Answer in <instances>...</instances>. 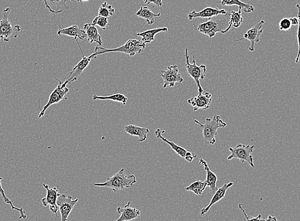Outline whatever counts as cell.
<instances>
[{
  "instance_id": "obj_35",
  "label": "cell",
  "mask_w": 300,
  "mask_h": 221,
  "mask_svg": "<svg viewBox=\"0 0 300 221\" xmlns=\"http://www.w3.org/2000/svg\"><path fill=\"white\" fill-rule=\"evenodd\" d=\"M238 208L241 210V212H243L244 216H245L246 220H247V221H263L262 216H261V214L256 217V218H252V217L248 216L247 213H246L245 209H244L243 208L242 204H239Z\"/></svg>"
},
{
  "instance_id": "obj_25",
  "label": "cell",
  "mask_w": 300,
  "mask_h": 221,
  "mask_svg": "<svg viewBox=\"0 0 300 221\" xmlns=\"http://www.w3.org/2000/svg\"><path fill=\"white\" fill-rule=\"evenodd\" d=\"M135 15L136 16L145 19L148 25H150L155 23L156 17L161 16V12H159L157 14H155L146 6H141Z\"/></svg>"
},
{
  "instance_id": "obj_32",
  "label": "cell",
  "mask_w": 300,
  "mask_h": 221,
  "mask_svg": "<svg viewBox=\"0 0 300 221\" xmlns=\"http://www.w3.org/2000/svg\"><path fill=\"white\" fill-rule=\"evenodd\" d=\"M92 25L94 26H98V27L102 28V30L106 29L107 25H109L108 22V18H105L102 16H97L93 21Z\"/></svg>"
},
{
  "instance_id": "obj_15",
  "label": "cell",
  "mask_w": 300,
  "mask_h": 221,
  "mask_svg": "<svg viewBox=\"0 0 300 221\" xmlns=\"http://www.w3.org/2000/svg\"><path fill=\"white\" fill-rule=\"evenodd\" d=\"M219 15H230L224 9H219L217 8L206 7L200 12L193 11L188 15L189 20H193L195 18H207L211 19V17L219 16Z\"/></svg>"
},
{
  "instance_id": "obj_27",
  "label": "cell",
  "mask_w": 300,
  "mask_h": 221,
  "mask_svg": "<svg viewBox=\"0 0 300 221\" xmlns=\"http://www.w3.org/2000/svg\"><path fill=\"white\" fill-rule=\"evenodd\" d=\"M241 12L242 11L239 10L238 12L232 11L230 13V21L228 23V27L222 32V34H226L227 32L230 31L232 27L236 28L240 27L243 21Z\"/></svg>"
},
{
  "instance_id": "obj_30",
  "label": "cell",
  "mask_w": 300,
  "mask_h": 221,
  "mask_svg": "<svg viewBox=\"0 0 300 221\" xmlns=\"http://www.w3.org/2000/svg\"><path fill=\"white\" fill-rule=\"evenodd\" d=\"M206 181H197L185 187L187 191H191L196 195H201L207 187Z\"/></svg>"
},
{
  "instance_id": "obj_13",
  "label": "cell",
  "mask_w": 300,
  "mask_h": 221,
  "mask_svg": "<svg viewBox=\"0 0 300 221\" xmlns=\"http://www.w3.org/2000/svg\"><path fill=\"white\" fill-rule=\"evenodd\" d=\"M194 28L210 38L214 37L217 33L222 34L223 32V30L220 28L219 22L217 21L209 20L205 23L194 24Z\"/></svg>"
},
{
  "instance_id": "obj_7",
  "label": "cell",
  "mask_w": 300,
  "mask_h": 221,
  "mask_svg": "<svg viewBox=\"0 0 300 221\" xmlns=\"http://www.w3.org/2000/svg\"><path fill=\"white\" fill-rule=\"evenodd\" d=\"M55 79L59 82V84L55 89V90L51 93L50 96H49L48 102H47L46 105L44 106V107L43 108L39 114H38V118H42V117L44 116L45 111L51 106L55 105V104H57L62 101L64 97L66 96V95L69 92V89L67 87V84L64 83V82H62V80L57 79V78H55Z\"/></svg>"
},
{
  "instance_id": "obj_21",
  "label": "cell",
  "mask_w": 300,
  "mask_h": 221,
  "mask_svg": "<svg viewBox=\"0 0 300 221\" xmlns=\"http://www.w3.org/2000/svg\"><path fill=\"white\" fill-rule=\"evenodd\" d=\"M200 164L204 166V170L206 171V182L207 185L210 188L211 193L215 194V192L217 191L218 189L217 187V183L218 181L217 175L213 172H211L210 168H209L208 163H207L206 161H205L203 159H202V158L200 160Z\"/></svg>"
},
{
  "instance_id": "obj_34",
  "label": "cell",
  "mask_w": 300,
  "mask_h": 221,
  "mask_svg": "<svg viewBox=\"0 0 300 221\" xmlns=\"http://www.w3.org/2000/svg\"><path fill=\"white\" fill-rule=\"evenodd\" d=\"M292 27L290 18H283L279 23V30L280 31H288Z\"/></svg>"
},
{
  "instance_id": "obj_31",
  "label": "cell",
  "mask_w": 300,
  "mask_h": 221,
  "mask_svg": "<svg viewBox=\"0 0 300 221\" xmlns=\"http://www.w3.org/2000/svg\"><path fill=\"white\" fill-rule=\"evenodd\" d=\"M115 10L111 5H109L106 1L103 2L99 10V16L109 18L110 16H113Z\"/></svg>"
},
{
  "instance_id": "obj_18",
  "label": "cell",
  "mask_w": 300,
  "mask_h": 221,
  "mask_svg": "<svg viewBox=\"0 0 300 221\" xmlns=\"http://www.w3.org/2000/svg\"><path fill=\"white\" fill-rule=\"evenodd\" d=\"M57 35L59 36H62L64 35V36L71 37L74 38L75 40H77V38H79L82 40L87 37L85 30L81 29L77 25L70 26V27L66 28L60 27L59 30H58Z\"/></svg>"
},
{
  "instance_id": "obj_40",
  "label": "cell",
  "mask_w": 300,
  "mask_h": 221,
  "mask_svg": "<svg viewBox=\"0 0 300 221\" xmlns=\"http://www.w3.org/2000/svg\"><path fill=\"white\" fill-rule=\"evenodd\" d=\"M89 1V0H77V1H78L79 3H84V2H87Z\"/></svg>"
},
{
  "instance_id": "obj_2",
  "label": "cell",
  "mask_w": 300,
  "mask_h": 221,
  "mask_svg": "<svg viewBox=\"0 0 300 221\" xmlns=\"http://www.w3.org/2000/svg\"><path fill=\"white\" fill-rule=\"evenodd\" d=\"M194 122L202 129V134L204 142L207 144L213 145L216 143V136L217 135V130L219 128H224L227 126V123L222 120L221 116L215 114L213 118H206L204 124L194 120Z\"/></svg>"
},
{
  "instance_id": "obj_11",
  "label": "cell",
  "mask_w": 300,
  "mask_h": 221,
  "mask_svg": "<svg viewBox=\"0 0 300 221\" xmlns=\"http://www.w3.org/2000/svg\"><path fill=\"white\" fill-rule=\"evenodd\" d=\"M76 41L77 44L79 45V49H81L82 59L81 61L73 68L72 71H71L70 73L68 74L67 76L66 77V79L64 81V83H66L67 84H70L72 83V82L76 81L77 78L79 77V75L83 73L86 67L90 64L91 60H92L93 58H94L92 55L88 56V57H86V56L84 55L83 52L82 51L81 46H80L78 40H76Z\"/></svg>"
},
{
  "instance_id": "obj_1",
  "label": "cell",
  "mask_w": 300,
  "mask_h": 221,
  "mask_svg": "<svg viewBox=\"0 0 300 221\" xmlns=\"http://www.w3.org/2000/svg\"><path fill=\"white\" fill-rule=\"evenodd\" d=\"M135 183V175H127L125 172L124 168H122L113 177L107 179L105 183L94 184V185L99 187L110 188L114 192H116L124 188H130Z\"/></svg>"
},
{
  "instance_id": "obj_22",
  "label": "cell",
  "mask_w": 300,
  "mask_h": 221,
  "mask_svg": "<svg viewBox=\"0 0 300 221\" xmlns=\"http://www.w3.org/2000/svg\"><path fill=\"white\" fill-rule=\"evenodd\" d=\"M84 30L87 36L88 41L90 44L96 42L99 46L102 44V38L96 26L92 25V23H86L84 25Z\"/></svg>"
},
{
  "instance_id": "obj_24",
  "label": "cell",
  "mask_w": 300,
  "mask_h": 221,
  "mask_svg": "<svg viewBox=\"0 0 300 221\" xmlns=\"http://www.w3.org/2000/svg\"><path fill=\"white\" fill-rule=\"evenodd\" d=\"M166 132L165 130H161V129H157L156 131H155V136L156 137L159 139H161V140H163L164 142L166 143L169 145L170 148H171L179 156H180L181 157L184 158L185 154L187 152V150L185 148H183V147L179 146V145L174 144V142H170V141L167 140V139L163 137V134L165 133Z\"/></svg>"
},
{
  "instance_id": "obj_9",
  "label": "cell",
  "mask_w": 300,
  "mask_h": 221,
  "mask_svg": "<svg viewBox=\"0 0 300 221\" xmlns=\"http://www.w3.org/2000/svg\"><path fill=\"white\" fill-rule=\"evenodd\" d=\"M161 74L164 81V88H167L168 86L173 87L176 83H182L183 81V77L179 73L176 65H171L166 70H161Z\"/></svg>"
},
{
  "instance_id": "obj_19",
  "label": "cell",
  "mask_w": 300,
  "mask_h": 221,
  "mask_svg": "<svg viewBox=\"0 0 300 221\" xmlns=\"http://www.w3.org/2000/svg\"><path fill=\"white\" fill-rule=\"evenodd\" d=\"M42 1L44 2L45 7L51 14H60L68 10L69 8L67 4V0H42Z\"/></svg>"
},
{
  "instance_id": "obj_5",
  "label": "cell",
  "mask_w": 300,
  "mask_h": 221,
  "mask_svg": "<svg viewBox=\"0 0 300 221\" xmlns=\"http://www.w3.org/2000/svg\"><path fill=\"white\" fill-rule=\"evenodd\" d=\"M185 59H186L185 67L187 68L188 74L193 77L195 81L198 88V95L202 94L203 88L200 85V81L203 80L206 76V67L204 65H200L198 66L196 63L195 56H193V63L190 62V56L189 52H188V48L185 49Z\"/></svg>"
},
{
  "instance_id": "obj_36",
  "label": "cell",
  "mask_w": 300,
  "mask_h": 221,
  "mask_svg": "<svg viewBox=\"0 0 300 221\" xmlns=\"http://www.w3.org/2000/svg\"><path fill=\"white\" fill-rule=\"evenodd\" d=\"M143 1L146 4H154L158 7L163 5V0H143Z\"/></svg>"
},
{
  "instance_id": "obj_10",
  "label": "cell",
  "mask_w": 300,
  "mask_h": 221,
  "mask_svg": "<svg viewBox=\"0 0 300 221\" xmlns=\"http://www.w3.org/2000/svg\"><path fill=\"white\" fill-rule=\"evenodd\" d=\"M79 199H73L70 195L67 196L66 194H61L58 197L57 205L59 207L60 214H61V221H67L68 216H70L71 212L75 205L78 202Z\"/></svg>"
},
{
  "instance_id": "obj_38",
  "label": "cell",
  "mask_w": 300,
  "mask_h": 221,
  "mask_svg": "<svg viewBox=\"0 0 300 221\" xmlns=\"http://www.w3.org/2000/svg\"><path fill=\"white\" fill-rule=\"evenodd\" d=\"M291 24L292 26H299V17H291L290 18Z\"/></svg>"
},
{
  "instance_id": "obj_37",
  "label": "cell",
  "mask_w": 300,
  "mask_h": 221,
  "mask_svg": "<svg viewBox=\"0 0 300 221\" xmlns=\"http://www.w3.org/2000/svg\"><path fill=\"white\" fill-rule=\"evenodd\" d=\"M196 157V155H193V153L187 151L186 154H185L184 159L186 160L187 162H191L193 161L194 158Z\"/></svg>"
},
{
  "instance_id": "obj_4",
  "label": "cell",
  "mask_w": 300,
  "mask_h": 221,
  "mask_svg": "<svg viewBox=\"0 0 300 221\" xmlns=\"http://www.w3.org/2000/svg\"><path fill=\"white\" fill-rule=\"evenodd\" d=\"M10 11L11 10L9 7L6 8L3 10V16L0 19V41L9 42L12 38H16L17 35L21 30L20 26H13L10 22L8 17Z\"/></svg>"
},
{
  "instance_id": "obj_3",
  "label": "cell",
  "mask_w": 300,
  "mask_h": 221,
  "mask_svg": "<svg viewBox=\"0 0 300 221\" xmlns=\"http://www.w3.org/2000/svg\"><path fill=\"white\" fill-rule=\"evenodd\" d=\"M146 47V44H144L142 41L135 40V39H129L125 44L115 49H106L104 47L97 45L94 53L92 54L94 58L97 56L102 55L103 53H110V52H119L127 54L131 56H133L137 54L141 53L142 50Z\"/></svg>"
},
{
  "instance_id": "obj_17",
  "label": "cell",
  "mask_w": 300,
  "mask_h": 221,
  "mask_svg": "<svg viewBox=\"0 0 300 221\" xmlns=\"http://www.w3.org/2000/svg\"><path fill=\"white\" fill-rule=\"evenodd\" d=\"M234 185L233 183H229L225 184L222 185L221 187L218 188L215 194H213L212 198H211L210 203L206 207L203 208L200 210V216H204L205 214L208 213V212L211 209V207L215 203L219 202L221 199H223L226 196L227 190L229 189L232 186Z\"/></svg>"
},
{
  "instance_id": "obj_29",
  "label": "cell",
  "mask_w": 300,
  "mask_h": 221,
  "mask_svg": "<svg viewBox=\"0 0 300 221\" xmlns=\"http://www.w3.org/2000/svg\"><path fill=\"white\" fill-rule=\"evenodd\" d=\"M2 180H3V179H2V177H0V194H1L3 201H5L6 204L9 205L12 210H17V211L19 212V214H20L19 218L24 219V220H25V219H27V216L26 215L25 210H24L23 208H17L15 207L14 204H13L12 201L6 196L5 190H3V187H2Z\"/></svg>"
},
{
  "instance_id": "obj_23",
  "label": "cell",
  "mask_w": 300,
  "mask_h": 221,
  "mask_svg": "<svg viewBox=\"0 0 300 221\" xmlns=\"http://www.w3.org/2000/svg\"><path fill=\"white\" fill-rule=\"evenodd\" d=\"M168 28L167 27L157 28L155 29H151L146 30L145 32H141V33H137L133 34V36L141 37L142 42L144 44H148V43L152 42L155 40V37L157 34L161 33V32H167Z\"/></svg>"
},
{
  "instance_id": "obj_20",
  "label": "cell",
  "mask_w": 300,
  "mask_h": 221,
  "mask_svg": "<svg viewBox=\"0 0 300 221\" xmlns=\"http://www.w3.org/2000/svg\"><path fill=\"white\" fill-rule=\"evenodd\" d=\"M125 133L132 136H137L140 142H145L147 140V134L150 133L148 128L141 127L135 125H129L124 128Z\"/></svg>"
},
{
  "instance_id": "obj_6",
  "label": "cell",
  "mask_w": 300,
  "mask_h": 221,
  "mask_svg": "<svg viewBox=\"0 0 300 221\" xmlns=\"http://www.w3.org/2000/svg\"><path fill=\"white\" fill-rule=\"evenodd\" d=\"M254 146L239 144L232 148L230 147L229 149L231 151V155L228 157V160L236 159L240 160L241 162H247L252 168H254V158L252 152L254 150Z\"/></svg>"
},
{
  "instance_id": "obj_14",
  "label": "cell",
  "mask_w": 300,
  "mask_h": 221,
  "mask_svg": "<svg viewBox=\"0 0 300 221\" xmlns=\"http://www.w3.org/2000/svg\"><path fill=\"white\" fill-rule=\"evenodd\" d=\"M187 102L190 105L193 106L194 111L200 109H208L212 102V95L206 92L204 94L198 95L194 98L188 99Z\"/></svg>"
},
{
  "instance_id": "obj_28",
  "label": "cell",
  "mask_w": 300,
  "mask_h": 221,
  "mask_svg": "<svg viewBox=\"0 0 300 221\" xmlns=\"http://www.w3.org/2000/svg\"><path fill=\"white\" fill-rule=\"evenodd\" d=\"M93 99L94 101H113L114 102H118V103H122L123 105L125 106L127 105V97H125L124 95L122 94H116L109 96H99L96 94L94 95L93 96Z\"/></svg>"
},
{
  "instance_id": "obj_39",
  "label": "cell",
  "mask_w": 300,
  "mask_h": 221,
  "mask_svg": "<svg viewBox=\"0 0 300 221\" xmlns=\"http://www.w3.org/2000/svg\"><path fill=\"white\" fill-rule=\"evenodd\" d=\"M263 221H278L277 219V217H272L269 216L267 217V220H263Z\"/></svg>"
},
{
  "instance_id": "obj_26",
  "label": "cell",
  "mask_w": 300,
  "mask_h": 221,
  "mask_svg": "<svg viewBox=\"0 0 300 221\" xmlns=\"http://www.w3.org/2000/svg\"><path fill=\"white\" fill-rule=\"evenodd\" d=\"M217 3L226 6H238L239 10L242 11V10H243L244 12L247 13V14L254 11L253 6L250 5V4L243 3L240 0H221V1H218Z\"/></svg>"
},
{
  "instance_id": "obj_12",
  "label": "cell",
  "mask_w": 300,
  "mask_h": 221,
  "mask_svg": "<svg viewBox=\"0 0 300 221\" xmlns=\"http://www.w3.org/2000/svg\"><path fill=\"white\" fill-rule=\"evenodd\" d=\"M265 21L264 20H261L260 22L257 23L254 27H252L248 30V31L244 34L243 38L236 40V42L243 40V38L249 40L250 43H251V45H250L249 49L250 51H254V50H255V44L260 41L261 36L263 32V26L265 25Z\"/></svg>"
},
{
  "instance_id": "obj_8",
  "label": "cell",
  "mask_w": 300,
  "mask_h": 221,
  "mask_svg": "<svg viewBox=\"0 0 300 221\" xmlns=\"http://www.w3.org/2000/svg\"><path fill=\"white\" fill-rule=\"evenodd\" d=\"M43 186L46 189L47 194L46 196L41 199V202L44 207H46L49 206L50 211L52 213L55 214L58 218V211L59 207L57 205V201L58 197L61 195L58 190V187L51 188L45 184H43Z\"/></svg>"
},
{
  "instance_id": "obj_16",
  "label": "cell",
  "mask_w": 300,
  "mask_h": 221,
  "mask_svg": "<svg viewBox=\"0 0 300 221\" xmlns=\"http://www.w3.org/2000/svg\"><path fill=\"white\" fill-rule=\"evenodd\" d=\"M131 204V201H129L124 208H117V212L121 214V216L115 221H131L141 216V212L139 210L132 207Z\"/></svg>"
},
{
  "instance_id": "obj_33",
  "label": "cell",
  "mask_w": 300,
  "mask_h": 221,
  "mask_svg": "<svg viewBox=\"0 0 300 221\" xmlns=\"http://www.w3.org/2000/svg\"><path fill=\"white\" fill-rule=\"evenodd\" d=\"M297 7L298 8V10H299V14H298V17L299 19V28H298L297 31V40H298V44H299V51H298L297 56L296 58L295 63L296 64H298V63L300 61V4H297Z\"/></svg>"
}]
</instances>
